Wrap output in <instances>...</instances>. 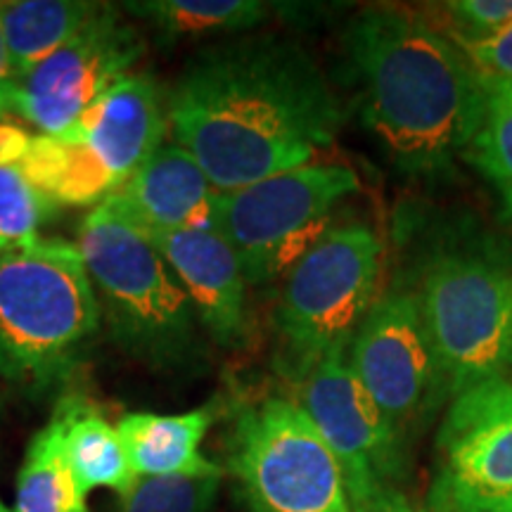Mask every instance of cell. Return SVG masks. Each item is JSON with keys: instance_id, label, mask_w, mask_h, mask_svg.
<instances>
[{"instance_id": "6da1fadb", "label": "cell", "mask_w": 512, "mask_h": 512, "mask_svg": "<svg viewBox=\"0 0 512 512\" xmlns=\"http://www.w3.org/2000/svg\"><path fill=\"white\" fill-rule=\"evenodd\" d=\"M164 100L171 138L219 192L313 164L344 121L318 62L273 34L195 53Z\"/></svg>"}, {"instance_id": "7a4b0ae2", "label": "cell", "mask_w": 512, "mask_h": 512, "mask_svg": "<svg viewBox=\"0 0 512 512\" xmlns=\"http://www.w3.org/2000/svg\"><path fill=\"white\" fill-rule=\"evenodd\" d=\"M361 112L396 169L439 176L467 152L484 119L482 76L456 43L408 10L370 8L344 34Z\"/></svg>"}, {"instance_id": "3957f363", "label": "cell", "mask_w": 512, "mask_h": 512, "mask_svg": "<svg viewBox=\"0 0 512 512\" xmlns=\"http://www.w3.org/2000/svg\"><path fill=\"white\" fill-rule=\"evenodd\" d=\"M102 325L128 356L152 370H185L202 358V335L183 285L150 238L112 197L79 230Z\"/></svg>"}, {"instance_id": "277c9868", "label": "cell", "mask_w": 512, "mask_h": 512, "mask_svg": "<svg viewBox=\"0 0 512 512\" xmlns=\"http://www.w3.org/2000/svg\"><path fill=\"white\" fill-rule=\"evenodd\" d=\"M100 328L79 247L41 238L0 254V377L27 387L57 382Z\"/></svg>"}, {"instance_id": "5b68a950", "label": "cell", "mask_w": 512, "mask_h": 512, "mask_svg": "<svg viewBox=\"0 0 512 512\" xmlns=\"http://www.w3.org/2000/svg\"><path fill=\"white\" fill-rule=\"evenodd\" d=\"M166 100L157 81L131 72L67 131L36 133L19 171L60 207H98L164 145Z\"/></svg>"}, {"instance_id": "8992f818", "label": "cell", "mask_w": 512, "mask_h": 512, "mask_svg": "<svg viewBox=\"0 0 512 512\" xmlns=\"http://www.w3.org/2000/svg\"><path fill=\"white\" fill-rule=\"evenodd\" d=\"M384 247L366 223L332 226L285 275L273 311L283 370L299 382L337 344L351 342L377 299Z\"/></svg>"}, {"instance_id": "52a82bcc", "label": "cell", "mask_w": 512, "mask_h": 512, "mask_svg": "<svg viewBox=\"0 0 512 512\" xmlns=\"http://www.w3.org/2000/svg\"><path fill=\"white\" fill-rule=\"evenodd\" d=\"M434 358L453 396L503 375L512 356V268L494 254L446 249L418 292Z\"/></svg>"}, {"instance_id": "ba28073f", "label": "cell", "mask_w": 512, "mask_h": 512, "mask_svg": "<svg viewBox=\"0 0 512 512\" xmlns=\"http://www.w3.org/2000/svg\"><path fill=\"white\" fill-rule=\"evenodd\" d=\"M358 188L349 166L313 162L219 192L216 230L238 256L247 285H273L325 238L335 209Z\"/></svg>"}, {"instance_id": "9c48e42d", "label": "cell", "mask_w": 512, "mask_h": 512, "mask_svg": "<svg viewBox=\"0 0 512 512\" xmlns=\"http://www.w3.org/2000/svg\"><path fill=\"white\" fill-rule=\"evenodd\" d=\"M226 446L252 512H354L342 465L297 401L268 396L242 406Z\"/></svg>"}, {"instance_id": "30bf717a", "label": "cell", "mask_w": 512, "mask_h": 512, "mask_svg": "<svg viewBox=\"0 0 512 512\" xmlns=\"http://www.w3.org/2000/svg\"><path fill=\"white\" fill-rule=\"evenodd\" d=\"M437 446L432 512H512V375L453 396Z\"/></svg>"}, {"instance_id": "8fae6325", "label": "cell", "mask_w": 512, "mask_h": 512, "mask_svg": "<svg viewBox=\"0 0 512 512\" xmlns=\"http://www.w3.org/2000/svg\"><path fill=\"white\" fill-rule=\"evenodd\" d=\"M349 344H337L299 380V408L328 441L349 484L351 505L389 489L399 475V432L384 418L349 361Z\"/></svg>"}, {"instance_id": "7c38bea8", "label": "cell", "mask_w": 512, "mask_h": 512, "mask_svg": "<svg viewBox=\"0 0 512 512\" xmlns=\"http://www.w3.org/2000/svg\"><path fill=\"white\" fill-rule=\"evenodd\" d=\"M145 36L112 5L91 29L17 79L12 117L62 133L143 60Z\"/></svg>"}, {"instance_id": "4fadbf2b", "label": "cell", "mask_w": 512, "mask_h": 512, "mask_svg": "<svg viewBox=\"0 0 512 512\" xmlns=\"http://www.w3.org/2000/svg\"><path fill=\"white\" fill-rule=\"evenodd\" d=\"M349 361L396 432L444 387L418 294L399 287L377 297L363 316L351 337Z\"/></svg>"}, {"instance_id": "5bb4252c", "label": "cell", "mask_w": 512, "mask_h": 512, "mask_svg": "<svg viewBox=\"0 0 512 512\" xmlns=\"http://www.w3.org/2000/svg\"><path fill=\"white\" fill-rule=\"evenodd\" d=\"M140 228V226H138ZM143 230V228H140ZM183 285L200 328L223 349L252 337L247 280L219 230H143Z\"/></svg>"}, {"instance_id": "9a60e30c", "label": "cell", "mask_w": 512, "mask_h": 512, "mask_svg": "<svg viewBox=\"0 0 512 512\" xmlns=\"http://www.w3.org/2000/svg\"><path fill=\"white\" fill-rule=\"evenodd\" d=\"M112 200L143 230H216L219 190L176 143L152 152Z\"/></svg>"}, {"instance_id": "2e32d148", "label": "cell", "mask_w": 512, "mask_h": 512, "mask_svg": "<svg viewBox=\"0 0 512 512\" xmlns=\"http://www.w3.org/2000/svg\"><path fill=\"white\" fill-rule=\"evenodd\" d=\"M214 418L211 406L178 415L126 413L117 422V432L136 477L223 475L221 465L200 453Z\"/></svg>"}, {"instance_id": "e0dca14e", "label": "cell", "mask_w": 512, "mask_h": 512, "mask_svg": "<svg viewBox=\"0 0 512 512\" xmlns=\"http://www.w3.org/2000/svg\"><path fill=\"white\" fill-rule=\"evenodd\" d=\"M53 415L62 430L64 460L83 494L88 496L95 489L126 494L138 477L126 456L117 425L81 396L62 399Z\"/></svg>"}, {"instance_id": "ac0fdd59", "label": "cell", "mask_w": 512, "mask_h": 512, "mask_svg": "<svg viewBox=\"0 0 512 512\" xmlns=\"http://www.w3.org/2000/svg\"><path fill=\"white\" fill-rule=\"evenodd\" d=\"M112 8L95 0H10L0 3L5 43L17 79L91 29Z\"/></svg>"}, {"instance_id": "d6986e66", "label": "cell", "mask_w": 512, "mask_h": 512, "mask_svg": "<svg viewBox=\"0 0 512 512\" xmlns=\"http://www.w3.org/2000/svg\"><path fill=\"white\" fill-rule=\"evenodd\" d=\"M124 10L164 38L242 34L271 17L261 0H133Z\"/></svg>"}, {"instance_id": "ffe728a7", "label": "cell", "mask_w": 512, "mask_h": 512, "mask_svg": "<svg viewBox=\"0 0 512 512\" xmlns=\"http://www.w3.org/2000/svg\"><path fill=\"white\" fill-rule=\"evenodd\" d=\"M15 512H88L86 494L64 460L62 430L55 415L31 439L19 467Z\"/></svg>"}, {"instance_id": "44dd1931", "label": "cell", "mask_w": 512, "mask_h": 512, "mask_svg": "<svg viewBox=\"0 0 512 512\" xmlns=\"http://www.w3.org/2000/svg\"><path fill=\"white\" fill-rule=\"evenodd\" d=\"M482 86L484 119L465 159L494 185L503 216L512 221V83L482 76Z\"/></svg>"}, {"instance_id": "7402d4cb", "label": "cell", "mask_w": 512, "mask_h": 512, "mask_svg": "<svg viewBox=\"0 0 512 512\" xmlns=\"http://www.w3.org/2000/svg\"><path fill=\"white\" fill-rule=\"evenodd\" d=\"M60 209L15 166H0V254L34 245Z\"/></svg>"}, {"instance_id": "603a6c76", "label": "cell", "mask_w": 512, "mask_h": 512, "mask_svg": "<svg viewBox=\"0 0 512 512\" xmlns=\"http://www.w3.org/2000/svg\"><path fill=\"white\" fill-rule=\"evenodd\" d=\"M223 475L138 477L119 496L117 512H209Z\"/></svg>"}, {"instance_id": "cb8c5ba5", "label": "cell", "mask_w": 512, "mask_h": 512, "mask_svg": "<svg viewBox=\"0 0 512 512\" xmlns=\"http://www.w3.org/2000/svg\"><path fill=\"white\" fill-rule=\"evenodd\" d=\"M444 8L456 19V38L463 41L491 38L512 24V0H453Z\"/></svg>"}, {"instance_id": "d4e9b609", "label": "cell", "mask_w": 512, "mask_h": 512, "mask_svg": "<svg viewBox=\"0 0 512 512\" xmlns=\"http://www.w3.org/2000/svg\"><path fill=\"white\" fill-rule=\"evenodd\" d=\"M453 43L463 50L479 74L512 83V24L508 29H503L501 34L482 38V41L456 38Z\"/></svg>"}, {"instance_id": "484cf974", "label": "cell", "mask_w": 512, "mask_h": 512, "mask_svg": "<svg viewBox=\"0 0 512 512\" xmlns=\"http://www.w3.org/2000/svg\"><path fill=\"white\" fill-rule=\"evenodd\" d=\"M31 133L24 131L22 126L10 124V121H0V166H15L27 157L31 145Z\"/></svg>"}, {"instance_id": "4316f807", "label": "cell", "mask_w": 512, "mask_h": 512, "mask_svg": "<svg viewBox=\"0 0 512 512\" xmlns=\"http://www.w3.org/2000/svg\"><path fill=\"white\" fill-rule=\"evenodd\" d=\"M15 86H17V76L12 72L8 43H5V34H3V22H0V121H8L12 117Z\"/></svg>"}, {"instance_id": "83f0119b", "label": "cell", "mask_w": 512, "mask_h": 512, "mask_svg": "<svg viewBox=\"0 0 512 512\" xmlns=\"http://www.w3.org/2000/svg\"><path fill=\"white\" fill-rule=\"evenodd\" d=\"M354 512H427V510L413 505L406 496L389 486V489L377 491V494L370 496L368 501L354 505Z\"/></svg>"}, {"instance_id": "f1b7e54d", "label": "cell", "mask_w": 512, "mask_h": 512, "mask_svg": "<svg viewBox=\"0 0 512 512\" xmlns=\"http://www.w3.org/2000/svg\"><path fill=\"white\" fill-rule=\"evenodd\" d=\"M0 512H12L10 508H8V505H5L3 501H0Z\"/></svg>"}, {"instance_id": "f546056e", "label": "cell", "mask_w": 512, "mask_h": 512, "mask_svg": "<svg viewBox=\"0 0 512 512\" xmlns=\"http://www.w3.org/2000/svg\"><path fill=\"white\" fill-rule=\"evenodd\" d=\"M510 368H512V356H510Z\"/></svg>"}]
</instances>
